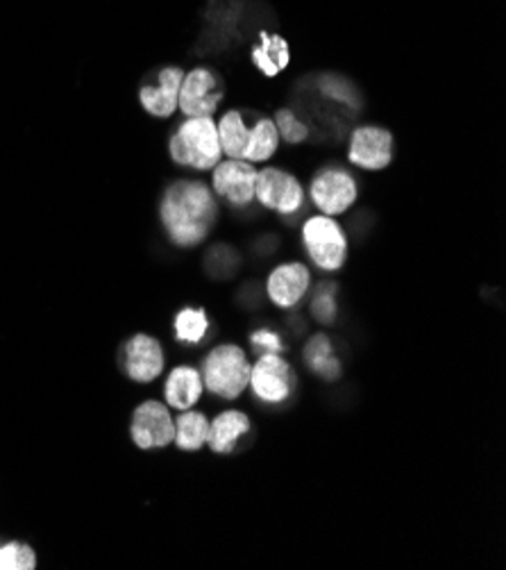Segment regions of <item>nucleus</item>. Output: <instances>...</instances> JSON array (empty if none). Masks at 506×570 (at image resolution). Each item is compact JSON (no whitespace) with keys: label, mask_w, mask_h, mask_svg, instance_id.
Wrapping results in <instances>:
<instances>
[{"label":"nucleus","mask_w":506,"mask_h":570,"mask_svg":"<svg viewBox=\"0 0 506 570\" xmlns=\"http://www.w3.org/2000/svg\"><path fill=\"white\" fill-rule=\"evenodd\" d=\"M168 148H171V157L176 164L196 170H211L222 157L218 128L211 117L187 119L171 137Z\"/></svg>","instance_id":"obj_2"},{"label":"nucleus","mask_w":506,"mask_h":570,"mask_svg":"<svg viewBox=\"0 0 506 570\" xmlns=\"http://www.w3.org/2000/svg\"><path fill=\"white\" fill-rule=\"evenodd\" d=\"M252 57H255L257 69L264 76L272 78L289 65V46L282 37L261 35V43L255 48Z\"/></svg>","instance_id":"obj_20"},{"label":"nucleus","mask_w":506,"mask_h":570,"mask_svg":"<svg viewBox=\"0 0 506 570\" xmlns=\"http://www.w3.org/2000/svg\"><path fill=\"white\" fill-rule=\"evenodd\" d=\"M37 554L26 543H8L0 548V570H32Z\"/></svg>","instance_id":"obj_23"},{"label":"nucleus","mask_w":506,"mask_h":570,"mask_svg":"<svg viewBox=\"0 0 506 570\" xmlns=\"http://www.w3.org/2000/svg\"><path fill=\"white\" fill-rule=\"evenodd\" d=\"M309 198L325 216H339L355 205L357 183L346 168L329 166L311 180Z\"/></svg>","instance_id":"obj_6"},{"label":"nucleus","mask_w":506,"mask_h":570,"mask_svg":"<svg viewBox=\"0 0 506 570\" xmlns=\"http://www.w3.org/2000/svg\"><path fill=\"white\" fill-rule=\"evenodd\" d=\"M257 168L246 159H220L214 166V191L232 207H248L255 200Z\"/></svg>","instance_id":"obj_8"},{"label":"nucleus","mask_w":506,"mask_h":570,"mask_svg":"<svg viewBox=\"0 0 506 570\" xmlns=\"http://www.w3.org/2000/svg\"><path fill=\"white\" fill-rule=\"evenodd\" d=\"M309 287H311L309 268L300 262H291V264L277 266L268 275V287L266 289H268V298L277 307L291 309L307 296Z\"/></svg>","instance_id":"obj_13"},{"label":"nucleus","mask_w":506,"mask_h":570,"mask_svg":"<svg viewBox=\"0 0 506 570\" xmlns=\"http://www.w3.org/2000/svg\"><path fill=\"white\" fill-rule=\"evenodd\" d=\"M250 384V364L239 346H218L202 364V386L222 401H235Z\"/></svg>","instance_id":"obj_3"},{"label":"nucleus","mask_w":506,"mask_h":570,"mask_svg":"<svg viewBox=\"0 0 506 570\" xmlns=\"http://www.w3.org/2000/svg\"><path fill=\"white\" fill-rule=\"evenodd\" d=\"M176 436V421L163 403L148 401L137 407L132 419V439L139 448H163Z\"/></svg>","instance_id":"obj_10"},{"label":"nucleus","mask_w":506,"mask_h":570,"mask_svg":"<svg viewBox=\"0 0 506 570\" xmlns=\"http://www.w3.org/2000/svg\"><path fill=\"white\" fill-rule=\"evenodd\" d=\"M334 287H325L314 296V301H311V314H314V318L318 321V323H323V325H329V323H334V318H336V301H334Z\"/></svg>","instance_id":"obj_25"},{"label":"nucleus","mask_w":506,"mask_h":570,"mask_svg":"<svg viewBox=\"0 0 506 570\" xmlns=\"http://www.w3.org/2000/svg\"><path fill=\"white\" fill-rule=\"evenodd\" d=\"M209 327L207 314L202 309H182L176 316V336L185 344H200Z\"/></svg>","instance_id":"obj_22"},{"label":"nucleus","mask_w":506,"mask_h":570,"mask_svg":"<svg viewBox=\"0 0 506 570\" xmlns=\"http://www.w3.org/2000/svg\"><path fill=\"white\" fill-rule=\"evenodd\" d=\"M159 216L168 239L180 248H194L207 239L218 216V205L207 185L180 180L166 189Z\"/></svg>","instance_id":"obj_1"},{"label":"nucleus","mask_w":506,"mask_h":570,"mask_svg":"<svg viewBox=\"0 0 506 570\" xmlns=\"http://www.w3.org/2000/svg\"><path fill=\"white\" fill-rule=\"evenodd\" d=\"M320 91L334 100L339 102H350L355 105V96H353V87L348 85V80L344 78H334V76H325L320 80Z\"/></svg>","instance_id":"obj_26"},{"label":"nucleus","mask_w":506,"mask_h":570,"mask_svg":"<svg viewBox=\"0 0 506 570\" xmlns=\"http://www.w3.org/2000/svg\"><path fill=\"white\" fill-rule=\"evenodd\" d=\"M279 148V135L275 128V121L270 119H257L250 126L248 135V146L244 153V159L250 164H264L268 161Z\"/></svg>","instance_id":"obj_18"},{"label":"nucleus","mask_w":506,"mask_h":570,"mask_svg":"<svg viewBox=\"0 0 506 570\" xmlns=\"http://www.w3.org/2000/svg\"><path fill=\"white\" fill-rule=\"evenodd\" d=\"M348 159L366 170H381L393 159V135L377 126H364L353 132Z\"/></svg>","instance_id":"obj_11"},{"label":"nucleus","mask_w":506,"mask_h":570,"mask_svg":"<svg viewBox=\"0 0 506 570\" xmlns=\"http://www.w3.org/2000/svg\"><path fill=\"white\" fill-rule=\"evenodd\" d=\"M302 244L320 271H339L348 257V237L334 216H311L302 227Z\"/></svg>","instance_id":"obj_4"},{"label":"nucleus","mask_w":506,"mask_h":570,"mask_svg":"<svg viewBox=\"0 0 506 570\" xmlns=\"http://www.w3.org/2000/svg\"><path fill=\"white\" fill-rule=\"evenodd\" d=\"M163 371V351L159 341L148 334H137L126 346V373L135 382H152Z\"/></svg>","instance_id":"obj_14"},{"label":"nucleus","mask_w":506,"mask_h":570,"mask_svg":"<svg viewBox=\"0 0 506 570\" xmlns=\"http://www.w3.org/2000/svg\"><path fill=\"white\" fill-rule=\"evenodd\" d=\"M222 100V89L218 78L209 69H194L185 73L178 109L185 114L187 119L191 117H214Z\"/></svg>","instance_id":"obj_9"},{"label":"nucleus","mask_w":506,"mask_h":570,"mask_svg":"<svg viewBox=\"0 0 506 570\" xmlns=\"http://www.w3.org/2000/svg\"><path fill=\"white\" fill-rule=\"evenodd\" d=\"M163 395L168 407L173 410H191L202 395V375L191 366H178L166 380Z\"/></svg>","instance_id":"obj_15"},{"label":"nucleus","mask_w":506,"mask_h":570,"mask_svg":"<svg viewBox=\"0 0 506 570\" xmlns=\"http://www.w3.org/2000/svg\"><path fill=\"white\" fill-rule=\"evenodd\" d=\"M255 198L266 207L282 216H294L305 205L302 185L282 168L257 170Z\"/></svg>","instance_id":"obj_5"},{"label":"nucleus","mask_w":506,"mask_h":570,"mask_svg":"<svg viewBox=\"0 0 506 570\" xmlns=\"http://www.w3.org/2000/svg\"><path fill=\"white\" fill-rule=\"evenodd\" d=\"M305 362L316 375H320L327 382L341 375V362L334 357V346L325 334H316L309 338V344L305 348Z\"/></svg>","instance_id":"obj_19"},{"label":"nucleus","mask_w":506,"mask_h":570,"mask_svg":"<svg viewBox=\"0 0 506 570\" xmlns=\"http://www.w3.org/2000/svg\"><path fill=\"white\" fill-rule=\"evenodd\" d=\"M216 128H218L222 155H228V159H244V153L248 146V135H250V126L246 124L244 114L237 109L225 111L220 121L216 124Z\"/></svg>","instance_id":"obj_17"},{"label":"nucleus","mask_w":506,"mask_h":570,"mask_svg":"<svg viewBox=\"0 0 506 570\" xmlns=\"http://www.w3.org/2000/svg\"><path fill=\"white\" fill-rule=\"evenodd\" d=\"M259 401L268 405L285 403L291 397L296 386V373L287 360L279 353H266L250 366V384H248Z\"/></svg>","instance_id":"obj_7"},{"label":"nucleus","mask_w":506,"mask_h":570,"mask_svg":"<svg viewBox=\"0 0 506 570\" xmlns=\"http://www.w3.org/2000/svg\"><path fill=\"white\" fill-rule=\"evenodd\" d=\"M250 341H252L255 348L266 351V353H282V351H285L282 338H279V336H277L275 332H270V330H259V332H255V334L250 336Z\"/></svg>","instance_id":"obj_27"},{"label":"nucleus","mask_w":506,"mask_h":570,"mask_svg":"<svg viewBox=\"0 0 506 570\" xmlns=\"http://www.w3.org/2000/svg\"><path fill=\"white\" fill-rule=\"evenodd\" d=\"M209 434V421L200 412H182V416L176 421V436L173 441L178 443L180 450L196 452L207 443Z\"/></svg>","instance_id":"obj_21"},{"label":"nucleus","mask_w":506,"mask_h":570,"mask_svg":"<svg viewBox=\"0 0 506 570\" xmlns=\"http://www.w3.org/2000/svg\"><path fill=\"white\" fill-rule=\"evenodd\" d=\"M185 80V71L178 67H166L157 73V85H143L139 91V100L143 109L155 119L173 117L178 109L180 87Z\"/></svg>","instance_id":"obj_12"},{"label":"nucleus","mask_w":506,"mask_h":570,"mask_svg":"<svg viewBox=\"0 0 506 570\" xmlns=\"http://www.w3.org/2000/svg\"><path fill=\"white\" fill-rule=\"evenodd\" d=\"M250 432V419L244 412L230 410L218 414L211 423H209V434H207V443L214 452L218 454H230L239 439L244 434Z\"/></svg>","instance_id":"obj_16"},{"label":"nucleus","mask_w":506,"mask_h":570,"mask_svg":"<svg viewBox=\"0 0 506 570\" xmlns=\"http://www.w3.org/2000/svg\"><path fill=\"white\" fill-rule=\"evenodd\" d=\"M275 128H277V135L291 146L302 144L309 137V128L296 117L291 109H279L275 114Z\"/></svg>","instance_id":"obj_24"}]
</instances>
